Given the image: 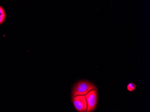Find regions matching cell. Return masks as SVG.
I'll list each match as a JSON object with an SVG mask.
<instances>
[{"label":"cell","instance_id":"cell-1","mask_svg":"<svg viewBox=\"0 0 150 112\" xmlns=\"http://www.w3.org/2000/svg\"><path fill=\"white\" fill-rule=\"evenodd\" d=\"M95 89H97L96 87L90 82L81 81L76 83L73 87L71 97L73 98L76 96L86 95Z\"/></svg>","mask_w":150,"mask_h":112},{"label":"cell","instance_id":"cell-2","mask_svg":"<svg viewBox=\"0 0 150 112\" xmlns=\"http://www.w3.org/2000/svg\"><path fill=\"white\" fill-rule=\"evenodd\" d=\"M85 97L87 103V109L86 112H92L94 110L97 104V90L95 89L91 91L85 95Z\"/></svg>","mask_w":150,"mask_h":112},{"label":"cell","instance_id":"cell-3","mask_svg":"<svg viewBox=\"0 0 150 112\" xmlns=\"http://www.w3.org/2000/svg\"><path fill=\"white\" fill-rule=\"evenodd\" d=\"M75 108L79 112H86L87 109V103L85 95L77 96L72 100Z\"/></svg>","mask_w":150,"mask_h":112},{"label":"cell","instance_id":"cell-4","mask_svg":"<svg viewBox=\"0 0 150 112\" xmlns=\"http://www.w3.org/2000/svg\"><path fill=\"white\" fill-rule=\"evenodd\" d=\"M6 18V13L4 8L0 6V25L2 24Z\"/></svg>","mask_w":150,"mask_h":112},{"label":"cell","instance_id":"cell-5","mask_svg":"<svg viewBox=\"0 0 150 112\" xmlns=\"http://www.w3.org/2000/svg\"><path fill=\"white\" fill-rule=\"evenodd\" d=\"M136 88V86L133 82L129 83L127 86V89L129 92H132V91H134L135 90Z\"/></svg>","mask_w":150,"mask_h":112}]
</instances>
